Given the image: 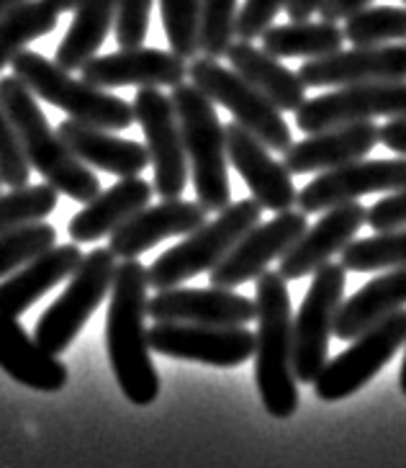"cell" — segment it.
I'll return each instance as SVG.
<instances>
[{"instance_id": "cell-1", "label": "cell", "mask_w": 406, "mask_h": 468, "mask_svg": "<svg viewBox=\"0 0 406 468\" xmlns=\"http://www.w3.org/2000/svg\"><path fill=\"white\" fill-rule=\"evenodd\" d=\"M147 268L139 261L116 265L106 314V347L113 376L123 397L136 407H149L160 397V376L152 363L147 340Z\"/></svg>"}, {"instance_id": "cell-2", "label": "cell", "mask_w": 406, "mask_h": 468, "mask_svg": "<svg viewBox=\"0 0 406 468\" xmlns=\"http://www.w3.org/2000/svg\"><path fill=\"white\" fill-rule=\"evenodd\" d=\"M255 286V381L268 414L275 420H288L298 410L291 296L278 271H265Z\"/></svg>"}, {"instance_id": "cell-3", "label": "cell", "mask_w": 406, "mask_h": 468, "mask_svg": "<svg viewBox=\"0 0 406 468\" xmlns=\"http://www.w3.org/2000/svg\"><path fill=\"white\" fill-rule=\"evenodd\" d=\"M0 106L14 124L27 163L52 188L82 204H88L101 193L98 176L68 150V144L59 139V134L47 122V116L41 113L39 98L16 75L0 78Z\"/></svg>"}, {"instance_id": "cell-4", "label": "cell", "mask_w": 406, "mask_h": 468, "mask_svg": "<svg viewBox=\"0 0 406 468\" xmlns=\"http://www.w3.org/2000/svg\"><path fill=\"white\" fill-rule=\"evenodd\" d=\"M176 109L186 154H188L190 180L196 186V201L206 211H221L231 204L230 157L224 124L219 122L217 109L193 83H180L170 93Z\"/></svg>"}, {"instance_id": "cell-5", "label": "cell", "mask_w": 406, "mask_h": 468, "mask_svg": "<svg viewBox=\"0 0 406 468\" xmlns=\"http://www.w3.org/2000/svg\"><path fill=\"white\" fill-rule=\"evenodd\" d=\"M14 75L28 90L49 106H57L69 119L80 124L98 126L106 132H123L134 124V109L123 98L111 96L103 88L85 83L82 78H72L55 59H47L39 52L24 49L11 62Z\"/></svg>"}, {"instance_id": "cell-6", "label": "cell", "mask_w": 406, "mask_h": 468, "mask_svg": "<svg viewBox=\"0 0 406 468\" xmlns=\"http://www.w3.org/2000/svg\"><path fill=\"white\" fill-rule=\"evenodd\" d=\"M260 214H262V207L255 198H242L221 208L217 219L203 221L196 232L186 234L183 242L165 250L163 255L149 265V289H176L198 273L214 271L244 234L260 224Z\"/></svg>"}, {"instance_id": "cell-7", "label": "cell", "mask_w": 406, "mask_h": 468, "mask_svg": "<svg viewBox=\"0 0 406 468\" xmlns=\"http://www.w3.org/2000/svg\"><path fill=\"white\" fill-rule=\"evenodd\" d=\"M116 265V255L109 248H95L82 258L78 271L69 276L68 289L55 303H49V309L37 322L34 340L44 350H49L52 356H62L68 350L78 332L111 293Z\"/></svg>"}, {"instance_id": "cell-8", "label": "cell", "mask_w": 406, "mask_h": 468, "mask_svg": "<svg viewBox=\"0 0 406 468\" xmlns=\"http://www.w3.org/2000/svg\"><path fill=\"white\" fill-rule=\"evenodd\" d=\"M188 78L214 106H224L234 116V122L252 137H258L268 150L285 152L294 144L283 111L275 109L242 75L219 65V59L196 57L188 65Z\"/></svg>"}, {"instance_id": "cell-9", "label": "cell", "mask_w": 406, "mask_h": 468, "mask_svg": "<svg viewBox=\"0 0 406 468\" xmlns=\"http://www.w3.org/2000/svg\"><path fill=\"white\" fill-rule=\"evenodd\" d=\"M345 268L326 262L316 273L294 317V376L298 384H314L329 360V337L345 302Z\"/></svg>"}, {"instance_id": "cell-10", "label": "cell", "mask_w": 406, "mask_h": 468, "mask_svg": "<svg viewBox=\"0 0 406 468\" xmlns=\"http://www.w3.org/2000/svg\"><path fill=\"white\" fill-rule=\"evenodd\" d=\"M401 345H406V309L360 332L347 350L326 360L314 381V394L322 401L347 399L401 350Z\"/></svg>"}, {"instance_id": "cell-11", "label": "cell", "mask_w": 406, "mask_h": 468, "mask_svg": "<svg viewBox=\"0 0 406 468\" xmlns=\"http://www.w3.org/2000/svg\"><path fill=\"white\" fill-rule=\"evenodd\" d=\"M134 122L147 139L149 163L155 167L152 188L165 198H180L188 186V154L180 134L176 109L170 96L160 88H139L134 96Z\"/></svg>"}, {"instance_id": "cell-12", "label": "cell", "mask_w": 406, "mask_h": 468, "mask_svg": "<svg viewBox=\"0 0 406 468\" xmlns=\"http://www.w3.org/2000/svg\"><path fill=\"white\" fill-rule=\"evenodd\" d=\"M401 116H406V80H396L342 85L325 96L306 98V103L296 111V124L304 134H316L332 126Z\"/></svg>"}, {"instance_id": "cell-13", "label": "cell", "mask_w": 406, "mask_h": 468, "mask_svg": "<svg viewBox=\"0 0 406 468\" xmlns=\"http://www.w3.org/2000/svg\"><path fill=\"white\" fill-rule=\"evenodd\" d=\"M149 350L217 368H237L255 356V332L188 322H155L147 327Z\"/></svg>"}, {"instance_id": "cell-14", "label": "cell", "mask_w": 406, "mask_h": 468, "mask_svg": "<svg viewBox=\"0 0 406 468\" xmlns=\"http://www.w3.org/2000/svg\"><path fill=\"white\" fill-rule=\"evenodd\" d=\"M306 214L294 208L275 214L271 221L255 224L231 248L230 255L214 271H208V283L214 289L234 291L242 283L258 281L271 268V262L283 258L298 237L306 232Z\"/></svg>"}, {"instance_id": "cell-15", "label": "cell", "mask_w": 406, "mask_h": 468, "mask_svg": "<svg viewBox=\"0 0 406 468\" xmlns=\"http://www.w3.org/2000/svg\"><path fill=\"white\" fill-rule=\"evenodd\" d=\"M406 188V157L399 160H352L347 165L319 173L298 191V211L319 214L339 204H352L368 193Z\"/></svg>"}, {"instance_id": "cell-16", "label": "cell", "mask_w": 406, "mask_h": 468, "mask_svg": "<svg viewBox=\"0 0 406 468\" xmlns=\"http://www.w3.org/2000/svg\"><path fill=\"white\" fill-rule=\"evenodd\" d=\"M298 78L306 88L406 80V42L355 47V49H339L335 55L319 57V59H306L298 68Z\"/></svg>"}, {"instance_id": "cell-17", "label": "cell", "mask_w": 406, "mask_h": 468, "mask_svg": "<svg viewBox=\"0 0 406 468\" xmlns=\"http://www.w3.org/2000/svg\"><path fill=\"white\" fill-rule=\"evenodd\" d=\"M82 80L95 88H176L188 78V62L176 52H165L155 47L119 49L113 55L91 57L80 68Z\"/></svg>"}, {"instance_id": "cell-18", "label": "cell", "mask_w": 406, "mask_h": 468, "mask_svg": "<svg viewBox=\"0 0 406 468\" xmlns=\"http://www.w3.org/2000/svg\"><path fill=\"white\" fill-rule=\"evenodd\" d=\"M224 137H227L230 163L242 176L260 207L275 214L296 207L298 191L294 186V176L281 160L272 157L271 150L258 137H252L237 122L224 126Z\"/></svg>"}, {"instance_id": "cell-19", "label": "cell", "mask_w": 406, "mask_h": 468, "mask_svg": "<svg viewBox=\"0 0 406 468\" xmlns=\"http://www.w3.org/2000/svg\"><path fill=\"white\" fill-rule=\"evenodd\" d=\"M152 322H188L211 327H247L255 322V302L230 289H165L147 299Z\"/></svg>"}, {"instance_id": "cell-20", "label": "cell", "mask_w": 406, "mask_h": 468, "mask_svg": "<svg viewBox=\"0 0 406 468\" xmlns=\"http://www.w3.org/2000/svg\"><path fill=\"white\" fill-rule=\"evenodd\" d=\"M366 211L368 208H363V204L358 201L326 208L325 217L314 227H306V232L301 234L281 258L278 273L285 281H298V278L316 273L322 265H326L355 239V234L366 224Z\"/></svg>"}, {"instance_id": "cell-21", "label": "cell", "mask_w": 406, "mask_h": 468, "mask_svg": "<svg viewBox=\"0 0 406 468\" xmlns=\"http://www.w3.org/2000/svg\"><path fill=\"white\" fill-rule=\"evenodd\" d=\"M206 208L198 201L165 198L163 204L144 207L111 232L109 250L116 261H136L142 252L160 245L167 237H186L196 232L206 219Z\"/></svg>"}, {"instance_id": "cell-22", "label": "cell", "mask_w": 406, "mask_h": 468, "mask_svg": "<svg viewBox=\"0 0 406 468\" xmlns=\"http://www.w3.org/2000/svg\"><path fill=\"white\" fill-rule=\"evenodd\" d=\"M380 142V126L373 122L342 124L309 134L283 152V165L291 176L325 173L366 157Z\"/></svg>"}, {"instance_id": "cell-23", "label": "cell", "mask_w": 406, "mask_h": 468, "mask_svg": "<svg viewBox=\"0 0 406 468\" xmlns=\"http://www.w3.org/2000/svg\"><path fill=\"white\" fill-rule=\"evenodd\" d=\"M82 262L80 245H55L44 255L27 262L16 273L0 281V317L18 319L27 314L44 293L59 286L78 271Z\"/></svg>"}, {"instance_id": "cell-24", "label": "cell", "mask_w": 406, "mask_h": 468, "mask_svg": "<svg viewBox=\"0 0 406 468\" xmlns=\"http://www.w3.org/2000/svg\"><path fill=\"white\" fill-rule=\"evenodd\" d=\"M57 134L82 165L98 167L111 176L134 178L149 165V152L142 142L113 137L106 129L65 119L57 126Z\"/></svg>"}, {"instance_id": "cell-25", "label": "cell", "mask_w": 406, "mask_h": 468, "mask_svg": "<svg viewBox=\"0 0 406 468\" xmlns=\"http://www.w3.org/2000/svg\"><path fill=\"white\" fill-rule=\"evenodd\" d=\"M0 368L34 391L55 394L68 384L65 363L44 350L14 317H0Z\"/></svg>"}, {"instance_id": "cell-26", "label": "cell", "mask_w": 406, "mask_h": 468, "mask_svg": "<svg viewBox=\"0 0 406 468\" xmlns=\"http://www.w3.org/2000/svg\"><path fill=\"white\" fill-rule=\"evenodd\" d=\"M152 183L134 178H122L116 186H111L109 191H101L95 198H91L85 207L72 217L68 232L75 245L85 242H98L106 234L111 237L113 229H119L123 221L132 219L136 211L149 207L152 201Z\"/></svg>"}, {"instance_id": "cell-27", "label": "cell", "mask_w": 406, "mask_h": 468, "mask_svg": "<svg viewBox=\"0 0 406 468\" xmlns=\"http://www.w3.org/2000/svg\"><path fill=\"white\" fill-rule=\"evenodd\" d=\"M231 69L242 75L247 83L271 101L278 111L296 113L306 103V85L301 83L298 72H291L278 57L258 49L252 42L234 39L227 52Z\"/></svg>"}, {"instance_id": "cell-28", "label": "cell", "mask_w": 406, "mask_h": 468, "mask_svg": "<svg viewBox=\"0 0 406 468\" xmlns=\"http://www.w3.org/2000/svg\"><path fill=\"white\" fill-rule=\"evenodd\" d=\"M401 309H406V268H396L368 281L347 302H342L332 335L339 340H355L360 332Z\"/></svg>"}, {"instance_id": "cell-29", "label": "cell", "mask_w": 406, "mask_h": 468, "mask_svg": "<svg viewBox=\"0 0 406 468\" xmlns=\"http://www.w3.org/2000/svg\"><path fill=\"white\" fill-rule=\"evenodd\" d=\"M116 5L119 0H80L75 5V18L57 47L55 62L59 68L72 72L98 55L111 27L116 24Z\"/></svg>"}, {"instance_id": "cell-30", "label": "cell", "mask_w": 406, "mask_h": 468, "mask_svg": "<svg viewBox=\"0 0 406 468\" xmlns=\"http://www.w3.org/2000/svg\"><path fill=\"white\" fill-rule=\"evenodd\" d=\"M262 49L278 59L288 57H304V59H319L342 49L345 31L339 24L329 21H291L283 27H271L262 37Z\"/></svg>"}, {"instance_id": "cell-31", "label": "cell", "mask_w": 406, "mask_h": 468, "mask_svg": "<svg viewBox=\"0 0 406 468\" xmlns=\"http://www.w3.org/2000/svg\"><path fill=\"white\" fill-rule=\"evenodd\" d=\"M59 11L47 0H24L0 18V72L39 37L55 31Z\"/></svg>"}, {"instance_id": "cell-32", "label": "cell", "mask_w": 406, "mask_h": 468, "mask_svg": "<svg viewBox=\"0 0 406 468\" xmlns=\"http://www.w3.org/2000/svg\"><path fill=\"white\" fill-rule=\"evenodd\" d=\"M339 265L355 273L373 271H396L406 268V229L379 232L366 239H352L339 252Z\"/></svg>"}, {"instance_id": "cell-33", "label": "cell", "mask_w": 406, "mask_h": 468, "mask_svg": "<svg viewBox=\"0 0 406 468\" xmlns=\"http://www.w3.org/2000/svg\"><path fill=\"white\" fill-rule=\"evenodd\" d=\"M345 42L355 47H379V44L406 42V8L379 5L366 8L345 21Z\"/></svg>"}, {"instance_id": "cell-34", "label": "cell", "mask_w": 406, "mask_h": 468, "mask_svg": "<svg viewBox=\"0 0 406 468\" xmlns=\"http://www.w3.org/2000/svg\"><path fill=\"white\" fill-rule=\"evenodd\" d=\"M59 191L49 183L21 186L0 196V232L21 229L27 224L44 221L57 208Z\"/></svg>"}, {"instance_id": "cell-35", "label": "cell", "mask_w": 406, "mask_h": 468, "mask_svg": "<svg viewBox=\"0 0 406 468\" xmlns=\"http://www.w3.org/2000/svg\"><path fill=\"white\" fill-rule=\"evenodd\" d=\"M57 232L52 224L37 221L27 224L21 229L0 232V281L24 268L27 262L44 255L49 248H55Z\"/></svg>"}, {"instance_id": "cell-36", "label": "cell", "mask_w": 406, "mask_h": 468, "mask_svg": "<svg viewBox=\"0 0 406 468\" xmlns=\"http://www.w3.org/2000/svg\"><path fill=\"white\" fill-rule=\"evenodd\" d=\"M237 0H201L198 14V44L203 57L221 59L237 39Z\"/></svg>"}, {"instance_id": "cell-37", "label": "cell", "mask_w": 406, "mask_h": 468, "mask_svg": "<svg viewBox=\"0 0 406 468\" xmlns=\"http://www.w3.org/2000/svg\"><path fill=\"white\" fill-rule=\"evenodd\" d=\"M163 28L170 52L183 59H196L201 52L198 44V14L201 0H160Z\"/></svg>"}, {"instance_id": "cell-38", "label": "cell", "mask_w": 406, "mask_h": 468, "mask_svg": "<svg viewBox=\"0 0 406 468\" xmlns=\"http://www.w3.org/2000/svg\"><path fill=\"white\" fill-rule=\"evenodd\" d=\"M28 176H31V165L21 152L11 119L0 106V183L8 188H21L28 186Z\"/></svg>"}, {"instance_id": "cell-39", "label": "cell", "mask_w": 406, "mask_h": 468, "mask_svg": "<svg viewBox=\"0 0 406 468\" xmlns=\"http://www.w3.org/2000/svg\"><path fill=\"white\" fill-rule=\"evenodd\" d=\"M155 0H119L116 5V42L122 49L142 47L149 31V14Z\"/></svg>"}, {"instance_id": "cell-40", "label": "cell", "mask_w": 406, "mask_h": 468, "mask_svg": "<svg viewBox=\"0 0 406 468\" xmlns=\"http://www.w3.org/2000/svg\"><path fill=\"white\" fill-rule=\"evenodd\" d=\"M288 0H244L237 14V39L255 42L272 27L275 16L285 8Z\"/></svg>"}, {"instance_id": "cell-41", "label": "cell", "mask_w": 406, "mask_h": 468, "mask_svg": "<svg viewBox=\"0 0 406 468\" xmlns=\"http://www.w3.org/2000/svg\"><path fill=\"white\" fill-rule=\"evenodd\" d=\"M366 224L376 232L406 229V188L389 193L366 211Z\"/></svg>"}, {"instance_id": "cell-42", "label": "cell", "mask_w": 406, "mask_h": 468, "mask_svg": "<svg viewBox=\"0 0 406 468\" xmlns=\"http://www.w3.org/2000/svg\"><path fill=\"white\" fill-rule=\"evenodd\" d=\"M373 0H322L319 5V18L322 21H329V24H339V21H347L350 16L360 14L370 8Z\"/></svg>"}, {"instance_id": "cell-43", "label": "cell", "mask_w": 406, "mask_h": 468, "mask_svg": "<svg viewBox=\"0 0 406 468\" xmlns=\"http://www.w3.org/2000/svg\"><path fill=\"white\" fill-rule=\"evenodd\" d=\"M380 142L396 154L406 157V116L401 119H389L380 126Z\"/></svg>"}, {"instance_id": "cell-44", "label": "cell", "mask_w": 406, "mask_h": 468, "mask_svg": "<svg viewBox=\"0 0 406 468\" xmlns=\"http://www.w3.org/2000/svg\"><path fill=\"white\" fill-rule=\"evenodd\" d=\"M322 0H288L285 3V14L291 21H309L319 11Z\"/></svg>"}, {"instance_id": "cell-45", "label": "cell", "mask_w": 406, "mask_h": 468, "mask_svg": "<svg viewBox=\"0 0 406 468\" xmlns=\"http://www.w3.org/2000/svg\"><path fill=\"white\" fill-rule=\"evenodd\" d=\"M55 11H59V14H65V11H75V5L80 3V0H47Z\"/></svg>"}, {"instance_id": "cell-46", "label": "cell", "mask_w": 406, "mask_h": 468, "mask_svg": "<svg viewBox=\"0 0 406 468\" xmlns=\"http://www.w3.org/2000/svg\"><path fill=\"white\" fill-rule=\"evenodd\" d=\"M18 3H24V0H0V18L8 14L11 8H16Z\"/></svg>"}, {"instance_id": "cell-47", "label": "cell", "mask_w": 406, "mask_h": 468, "mask_svg": "<svg viewBox=\"0 0 406 468\" xmlns=\"http://www.w3.org/2000/svg\"><path fill=\"white\" fill-rule=\"evenodd\" d=\"M399 384H401V391H404V397H406V353H404V360H401V373H399Z\"/></svg>"}, {"instance_id": "cell-48", "label": "cell", "mask_w": 406, "mask_h": 468, "mask_svg": "<svg viewBox=\"0 0 406 468\" xmlns=\"http://www.w3.org/2000/svg\"><path fill=\"white\" fill-rule=\"evenodd\" d=\"M401 3H404V5H406V0H401Z\"/></svg>"}, {"instance_id": "cell-49", "label": "cell", "mask_w": 406, "mask_h": 468, "mask_svg": "<svg viewBox=\"0 0 406 468\" xmlns=\"http://www.w3.org/2000/svg\"><path fill=\"white\" fill-rule=\"evenodd\" d=\"M0 186H3V183H0Z\"/></svg>"}]
</instances>
